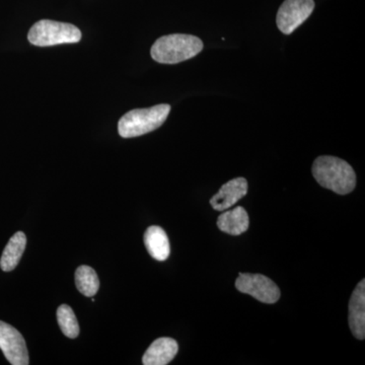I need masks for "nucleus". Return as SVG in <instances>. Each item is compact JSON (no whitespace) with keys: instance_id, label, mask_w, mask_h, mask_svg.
Here are the masks:
<instances>
[{"instance_id":"2","label":"nucleus","mask_w":365,"mask_h":365,"mask_svg":"<svg viewBox=\"0 0 365 365\" xmlns=\"http://www.w3.org/2000/svg\"><path fill=\"white\" fill-rule=\"evenodd\" d=\"M203 50L198 37L185 34L163 36L155 41L150 50L155 61L163 64H177L195 57Z\"/></svg>"},{"instance_id":"3","label":"nucleus","mask_w":365,"mask_h":365,"mask_svg":"<svg viewBox=\"0 0 365 365\" xmlns=\"http://www.w3.org/2000/svg\"><path fill=\"white\" fill-rule=\"evenodd\" d=\"M170 112L167 104L153 106L146 109H135L125 114L118 124V132L123 138L144 135L160 128Z\"/></svg>"},{"instance_id":"12","label":"nucleus","mask_w":365,"mask_h":365,"mask_svg":"<svg viewBox=\"0 0 365 365\" xmlns=\"http://www.w3.org/2000/svg\"><path fill=\"white\" fill-rule=\"evenodd\" d=\"M217 227L225 234L232 235L244 234L250 227L248 212L242 206L225 211L218 217Z\"/></svg>"},{"instance_id":"9","label":"nucleus","mask_w":365,"mask_h":365,"mask_svg":"<svg viewBox=\"0 0 365 365\" xmlns=\"http://www.w3.org/2000/svg\"><path fill=\"white\" fill-rule=\"evenodd\" d=\"M350 330L356 339L365 338V281L355 287L349 302Z\"/></svg>"},{"instance_id":"14","label":"nucleus","mask_w":365,"mask_h":365,"mask_svg":"<svg viewBox=\"0 0 365 365\" xmlns=\"http://www.w3.org/2000/svg\"><path fill=\"white\" fill-rule=\"evenodd\" d=\"M76 284L81 294L91 297L97 294L100 288V280L93 268L83 265L76 270Z\"/></svg>"},{"instance_id":"1","label":"nucleus","mask_w":365,"mask_h":365,"mask_svg":"<svg viewBox=\"0 0 365 365\" xmlns=\"http://www.w3.org/2000/svg\"><path fill=\"white\" fill-rule=\"evenodd\" d=\"M313 176L323 188L339 195L351 193L356 186V175L351 165L339 158L323 155L314 162Z\"/></svg>"},{"instance_id":"5","label":"nucleus","mask_w":365,"mask_h":365,"mask_svg":"<svg viewBox=\"0 0 365 365\" xmlns=\"http://www.w3.org/2000/svg\"><path fill=\"white\" fill-rule=\"evenodd\" d=\"M235 287L242 294L251 295L264 304H275L280 299V289L274 281L261 274L241 273Z\"/></svg>"},{"instance_id":"15","label":"nucleus","mask_w":365,"mask_h":365,"mask_svg":"<svg viewBox=\"0 0 365 365\" xmlns=\"http://www.w3.org/2000/svg\"><path fill=\"white\" fill-rule=\"evenodd\" d=\"M57 321L62 333L71 339H76L79 334V325L71 307L62 304L57 309Z\"/></svg>"},{"instance_id":"6","label":"nucleus","mask_w":365,"mask_h":365,"mask_svg":"<svg viewBox=\"0 0 365 365\" xmlns=\"http://www.w3.org/2000/svg\"><path fill=\"white\" fill-rule=\"evenodd\" d=\"M314 0H285L279 7L276 23L281 33L290 35L313 14Z\"/></svg>"},{"instance_id":"7","label":"nucleus","mask_w":365,"mask_h":365,"mask_svg":"<svg viewBox=\"0 0 365 365\" xmlns=\"http://www.w3.org/2000/svg\"><path fill=\"white\" fill-rule=\"evenodd\" d=\"M0 349L9 364H29V353L23 336L13 326L2 321H0Z\"/></svg>"},{"instance_id":"10","label":"nucleus","mask_w":365,"mask_h":365,"mask_svg":"<svg viewBox=\"0 0 365 365\" xmlns=\"http://www.w3.org/2000/svg\"><path fill=\"white\" fill-rule=\"evenodd\" d=\"M179 346L172 338H158L148 347L143 357L144 365H167L176 356Z\"/></svg>"},{"instance_id":"11","label":"nucleus","mask_w":365,"mask_h":365,"mask_svg":"<svg viewBox=\"0 0 365 365\" xmlns=\"http://www.w3.org/2000/svg\"><path fill=\"white\" fill-rule=\"evenodd\" d=\"M144 244L148 253L155 260L163 262L169 258L170 247L169 237L162 227L153 225L144 234Z\"/></svg>"},{"instance_id":"13","label":"nucleus","mask_w":365,"mask_h":365,"mask_svg":"<svg viewBox=\"0 0 365 365\" xmlns=\"http://www.w3.org/2000/svg\"><path fill=\"white\" fill-rule=\"evenodd\" d=\"M26 246V237L23 232H16L11 237L0 259V267L4 272L13 271L18 266L25 252Z\"/></svg>"},{"instance_id":"4","label":"nucleus","mask_w":365,"mask_h":365,"mask_svg":"<svg viewBox=\"0 0 365 365\" xmlns=\"http://www.w3.org/2000/svg\"><path fill=\"white\" fill-rule=\"evenodd\" d=\"M31 44L48 47L60 44H73L81 39L78 26L60 21L42 20L36 23L29 32Z\"/></svg>"},{"instance_id":"8","label":"nucleus","mask_w":365,"mask_h":365,"mask_svg":"<svg viewBox=\"0 0 365 365\" xmlns=\"http://www.w3.org/2000/svg\"><path fill=\"white\" fill-rule=\"evenodd\" d=\"M248 193V181L245 178L230 180L211 198L210 204L215 210L225 211L239 202Z\"/></svg>"}]
</instances>
